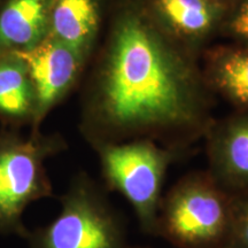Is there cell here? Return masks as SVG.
Segmentation results:
<instances>
[{
  "label": "cell",
  "mask_w": 248,
  "mask_h": 248,
  "mask_svg": "<svg viewBox=\"0 0 248 248\" xmlns=\"http://www.w3.org/2000/svg\"><path fill=\"white\" fill-rule=\"evenodd\" d=\"M197 57L161 27L145 0H113L82 94L85 140L94 147L152 139L188 151L214 122V93Z\"/></svg>",
  "instance_id": "1"
},
{
  "label": "cell",
  "mask_w": 248,
  "mask_h": 248,
  "mask_svg": "<svg viewBox=\"0 0 248 248\" xmlns=\"http://www.w3.org/2000/svg\"><path fill=\"white\" fill-rule=\"evenodd\" d=\"M233 195L207 170L185 173L161 199L156 237L177 248H228Z\"/></svg>",
  "instance_id": "2"
},
{
  "label": "cell",
  "mask_w": 248,
  "mask_h": 248,
  "mask_svg": "<svg viewBox=\"0 0 248 248\" xmlns=\"http://www.w3.org/2000/svg\"><path fill=\"white\" fill-rule=\"evenodd\" d=\"M68 144L60 133L0 128V234L26 240L30 230L24 225L28 206L53 198L54 191L45 162L62 153Z\"/></svg>",
  "instance_id": "3"
},
{
  "label": "cell",
  "mask_w": 248,
  "mask_h": 248,
  "mask_svg": "<svg viewBox=\"0 0 248 248\" xmlns=\"http://www.w3.org/2000/svg\"><path fill=\"white\" fill-rule=\"evenodd\" d=\"M106 188L86 171L73 176L52 222L31 231L29 248H128L122 214L110 202Z\"/></svg>",
  "instance_id": "4"
},
{
  "label": "cell",
  "mask_w": 248,
  "mask_h": 248,
  "mask_svg": "<svg viewBox=\"0 0 248 248\" xmlns=\"http://www.w3.org/2000/svg\"><path fill=\"white\" fill-rule=\"evenodd\" d=\"M92 148L100 161L102 186L129 201L144 233L156 234L167 171L188 151L162 146L152 139L106 142Z\"/></svg>",
  "instance_id": "5"
},
{
  "label": "cell",
  "mask_w": 248,
  "mask_h": 248,
  "mask_svg": "<svg viewBox=\"0 0 248 248\" xmlns=\"http://www.w3.org/2000/svg\"><path fill=\"white\" fill-rule=\"evenodd\" d=\"M21 55L27 62L36 95L31 131H38L46 116L75 89L90 58L51 37Z\"/></svg>",
  "instance_id": "6"
},
{
  "label": "cell",
  "mask_w": 248,
  "mask_h": 248,
  "mask_svg": "<svg viewBox=\"0 0 248 248\" xmlns=\"http://www.w3.org/2000/svg\"><path fill=\"white\" fill-rule=\"evenodd\" d=\"M207 171L231 195L248 193V109L214 120L206 132Z\"/></svg>",
  "instance_id": "7"
},
{
  "label": "cell",
  "mask_w": 248,
  "mask_h": 248,
  "mask_svg": "<svg viewBox=\"0 0 248 248\" xmlns=\"http://www.w3.org/2000/svg\"><path fill=\"white\" fill-rule=\"evenodd\" d=\"M155 20L173 39L198 55L221 35L228 7L213 0H145Z\"/></svg>",
  "instance_id": "8"
},
{
  "label": "cell",
  "mask_w": 248,
  "mask_h": 248,
  "mask_svg": "<svg viewBox=\"0 0 248 248\" xmlns=\"http://www.w3.org/2000/svg\"><path fill=\"white\" fill-rule=\"evenodd\" d=\"M106 0H51L48 37L91 58L104 22Z\"/></svg>",
  "instance_id": "9"
},
{
  "label": "cell",
  "mask_w": 248,
  "mask_h": 248,
  "mask_svg": "<svg viewBox=\"0 0 248 248\" xmlns=\"http://www.w3.org/2000/svg\"><path fill=\"white\" fill-rule=\"evenodd\" d=\"M51 0H2L0 54H23L48 37Z\"/></svg>",
  "instance_id": "10"
},
{
  "label": "cell",
  "mask_w": 248,
  "mask_h": 248,
  "mask_svg": "<svg viewBox=\"0 0 248 248\" xmlns=\"http://www.w3.org/2000/svg\"><path fill=\"white\" fill-rule=\"evenodd\" d=\"M203 61L201 70L210 91L237 110L248 109V45L233 43L210 47Z\"/></svg>",
  "instance_id": "11"
},
{
  "label": "cell",
  "mask_w": 248,
  "mask_h": 248,
  "mask_svg": "<svg viewBox=\"0 0 248 248\" xmlns=\"http://www.w3.org/2000/svg\"><path fill=\"white\" fill-rule=\"evenodd\" d=\"M36 95L27 62L21 54H0V122L21 130L32 125Z\"/></svg>",
  "instance_id": "12"
},
{
  "label": "cell",
  "mask_w": 248,
  "mask_h": 248,
  "mask_svg": "<svg viewBox=\"0 0 248 248\" xmlns=\"http://www.w3.org/2000/svg\"><path fill=\"white\" fill-rule=\"evenodd\" d=\"M221 36L248 45V0H234L226 11Z\"/></svg>",
  "instance_id": "13"
},
{
  "label": "cell",
  "mask_w": 248,
  "mask_h": 248,
  "mask_svg": "<svg viewBox=\"0 0 248 248\" xmlns=\"http://www.w3.org/2000/svg\"><path fill=\"white\" fill-rule=\"evenodd\" d=\"M228 248H248V193L233 195V218Z\"/></svg>",
  "instance_id": "14"
},
{
  "label": "cell",
  "mask_w": 248,
  "mask_h": 248,
  "mask_svg": "<svg viewBox=\"0 0 248 248\" xmlns=\"http://www.w3.org/2000/svg\"><path fill=\"white\" fill-rule=\"evenodd\" d=\"M213 1L217 2V4H221L223 6H225V7H230V5L232 4V2L234 1V0H213Z\"/></svg>",
  "instance_id": "15"
},
{
  "label": "cell",
  "mask_w": 248,
  "mask_h": 248,
  "mask_svg": "<svg viewBox=\"0 0 248 248\" xmlns=\"http://www.w3.org/2000/svg\"><path fill=\"white\" fill-rule=\"evenodd\" d=\"M128 248H145V247H131V246H129Z\"/></svg>",
  "instance_id": "16"
},
{
  "label": "cell",
  "mask_w": 248,
  "mask_h": 248,
  "mask_svg": "<svg viewBox=\"0 0 248 248\" xmlns=\"http://www.w3.org/2000/svg\"><path fill=\"white\" fill-rule=\"evenodd\" d=\"M1 2H2V0H0V4H1Z\"/></svg>",
  "instance_id": "17"
}]
</instances>
